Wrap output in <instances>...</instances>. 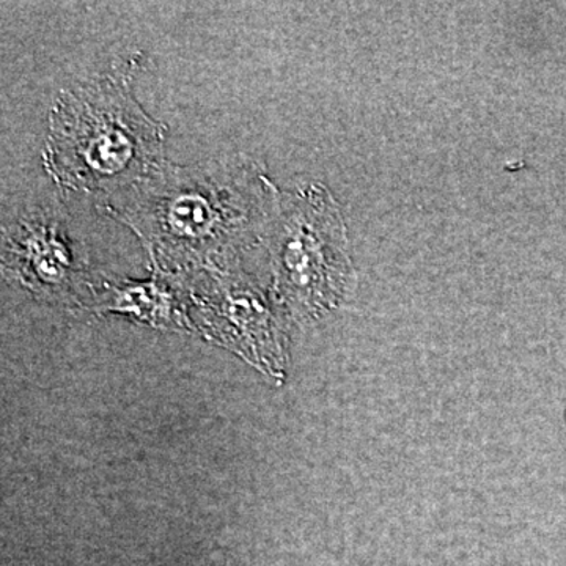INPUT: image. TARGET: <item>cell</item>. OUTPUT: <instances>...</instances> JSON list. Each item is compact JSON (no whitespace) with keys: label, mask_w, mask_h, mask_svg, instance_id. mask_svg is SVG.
<instances>
[{"label":"cell","mask_w":566,"mask_h":566,"mask_svg":"<svg viewBox=\"0 0 566 566\" xmlns=\"http://www.w3.org/2000/svg\"><path fill=\"white\" fill-rule=\"evenodd\" d=\"M3 270L33 292L66 293L84 271L80 245L62 223L48 214H31L3 230Z\"/></svg>","instance_id":"277c9868"},{"label":"cell","mask_w":566,"mask_h":566,"mask_svg":"<svg viewBox=\"0 0 566 566\" xmlns=\"http://www.w3.org/2000/svg\"><path fill=\"white\" fill-rule=\"evenodd\" d=\"M565 419H566V415H565Z\"/></svg>","instance_id":"8992f818"},{"label":"cell","mask_w":566,"mask_h":566,"mask_svg":"<svg viewBox=\"0 0 566 566\" xmlns=\"http://www.w3.org/2000/svg\"><path fill=\"white\" fill-rule=\"evenodd\" d=\"M275 300L307 322L334 311L356 283L340 205L319 182L279 193L268 223Z\"/></svg>","instance_id":"3957f363"},{"label":"cell","mask_w":566,"mask_h":566,"mask_svg":"<svg viewBox=\"0 0 566 566\" xmlns=\"http://www.w3.org/2000/svg\"><path fill=\"white\" fill-rule=\"evenodd\" d=\"M109 303L104 305L106 311L126 312L144 322L164 326L172 324V294L159 281L148 283H123L112 286Z\"/></svg>","instance_id":"5b68a950"},{"label":"cell","mask_w":566,"mask_h":566,"mask_svg":"<svg viewBox=\"0 0 566 566\" xmlns=\"http://www.w3.org/2000/svg\"><path fill=\"white\" fill-rule=\"evenodd\" d=\"M279 193L252 163H161L107 208L166 268L211 263L264 240Z\"/></svg>","instance_id":"6da1fadb"},{"label":"cell","mask_w":566,"mask_h":566,"mask_svg":"<svg viewBox=\"0 0 566 566\" xmlns=\"http://www.w3.org/2000/svg\"><path fill=\"white\" fill-rule=\"evenodd\" d=\"M134 70L136 61L55 99L43 164L62 189L125 191L164 163V128L134 98Z\"/></svg>","instance_id":"7a4b0ae2"}]
</instances>
